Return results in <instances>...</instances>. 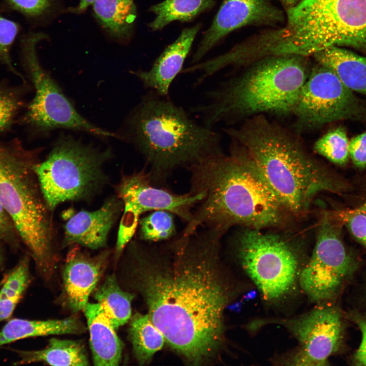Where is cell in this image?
Segmentation results:
<instances>
[{
    "label": "cell",
    "mask_w": 366,
    "mask_h": 366,
    "mask_svg": "<svg viewBox=\"0 0 366 366\" xmlns=\"http://www.w3.org/2000/svg\"><path fill=\"white\" fill-rule=\"evenodd\" d=\"M206 228L174 237L162 248L136 239L128 247L150 319L169 345L193 364L207 362L220 350L228 301L219 273L224 233Z\"/></svg>",
    "instance_id": "cell-1"
},
{
    "label": "cell",
    "mask_w": 366,
    "mask_h": 366,
    "mask_svg": "<svg viewBox=\"0 0 366 366\" xmlns=\"http://www.w3.org/2000/svg\"><path fill=\"white\" fill-rule=\"evenodd\" d=\"M190 192L203 198L181 235L200 227L225 232L240 225L260 229L282 224L289 213L244 148L231 140L230 150L207 157L188 168Z\"/></svg>",
    "instance_id": "cell-2"
},
{
    "label": "cell",
    "mask_w": 366,
    "mask_h": 366,
    "mask_svg": "<svg viewBox=\"0 0 366 366\" xmlns=\"http://www.w3.org/2000/svg\"><path fill=\"white\" fill-rule=\"evenodd\" d=\"M241 145L289 214L302 216L322 192L344 194L353 187L313 158L289 131L264 114L223 129Z\"/></svg>",
    "instance_id": "cell-3"
},
{
    "label": "cell",
    "mask_w": 366,
    "mask_h": 366,
    "mask_svg": "<svg viewBox=\"0 0 366 366\" xmlns=\"http://www.w3.org/2000/svg\"><path fill=\"white\" fill-rule=\"evenodd\" d=\"M117 135L142 155L155 186L177 168L223 152L218 132L197 122L169 95L151 90L142 96Z\"/></svg>",
    "instance_id": "cell-4"
},
{
    "label": "cell",
    "mask_w": 366,
    "mask_h": 366,
    "mask_svg": "<svg viewBox=\"0 0 366 366\" xmlns=\"http://www.w3.org/2000/svg\"><path fill=\"white\" fill-rule=\"evenodd\" d=\"M309 72L304 56L265 57L208 91L192 112L210 128L265 113H292Z\"/></svg>",
    "instance_id": "cell-5"
},
{
    "label": "cell",
    "mask_w": 366,
    "mask_h": 366,
    "mask_svg": "<svg viewBox=\"0 0 366 366\" xmlns=\"http://www.w3.org/2000/svg\"><path fill=\"white\" fill-rule=\"evenodd\" d=\"M38 151L0 142V201L37 268L49 278L57 261L56 239L52 211L34 170Z\"/></svg>",
    "instance_id": "cell-6"
},
{
    "label": "cell",
    "mask_w": 366,
    "mask_h": 366,
    "mask_svg": "<svg viewBox=\"0 0 366 366\" xmlns=\"http://www.w3.org/2000/svg\"><path fill=\"white\" fill-rule=\"evenodd\" d=\"M287 16L284 41L296 54L308 56L332 46L366 54V0H301Z\"/></svg>",
    "instance_id": "cell-7"
},
{
    "label": "cell",
    "mask_w": 366,
    "mask_h": 366,
    "mask_svg": "<svg viewBox=\"0 0 366 366\" xmlns=\"http://www.w3.org/2000/svg\"><path fill=\"white\" fill-rule=\"evenodd\" d=\"M112 156L110 148L101 150L62 134L46 159L34 167L49 209L53 212L62 203L97 194L108 181L103 166Z\"/></svg>",
    "instance_id": "cell-8"
},
{
    "label": "cell",
    "mask_w": 366,
    "mask_h": 366,
    "mask_svg": "<svg viewBox=\"0 0 366 366\" xmlns=\"http://www.w3.org/2000/svg\"><path fill=\"white\" fill-rule=\"evenodd\" d=\"M235 240L241 266L266 300L280 301L293 292L302 267L298 253L288 241L249 228Z\"/></svg>",
    "instance_id": "cell-9"
},
{
    "label": "cell",
    "mask_w": 366,
    "mask_h": 366,
    "mask_svg": "<svg viewBox=\"0 0 366 366\" xmlns=\"http://www.w3.org/2000/svg\"><path fill=\"white\" fill-rule=\"evenodd\" d=\"M47 36L41 32L23 35L20 40L21 60L35 89V95L24 116V122L36 132L48 134L64 128L102 137H117L82 117L43 68L37 53L38 44Z\"/></svg>",
    "instance_id": "cell-10"
},
{
    "label": "cell",
    "mask_w": 366,
    "mask_h": 366,
    "mask_svg": "<svg viewBox=\"0 0 366 366\" xmlns=\"http://www.w3.org/2000/svg\"><path fill=\"white\" fill-rule=\"evenodd\" d=\"M343 226L332 212L323 214L312 254L301 269L298 285L314 302L335 298L359 266L343 239Z\"/></svg>",
    "instance_id": "cell-11"
},
{
    "label": "cell",
    "mask_w": 366,
    "mask_h": 366,
    "mask_svg": "<svg viewBox=\"0 0 366 366\" xmlns=\"http://www.w3.org/2000/svg\"><path fill=\"white\" fill-rule=\"evenodd\" d=\"M292 114L300 129H316L339 120L366 122V102L333 71L318 63L310 70Z\"/></svg>",
    "instance_id": "cell-12"
},
{
    "label": "cell",
    "mask_w": 366,
    "mask_h": 366,
    "mask_svg": "<svg viewBox=\"0 0 366 366\" xmlns=\"http://www.w3.org/2000/svg\"><path fill=\"white\" fill-rule=\"evenodd\" d=\"M116 193L123 203V211L115 247L116 259L133 239L143 214L165 210L187 223L192 218L194 207L203 198L201 193L190 192L180 195L156 187L144 170L122 175Z\"/></svg>",
    "instance_id": "cell-13"
},
{
    "label": "cell",
    "mask_w": 366,
    "mask_h": 366,
    "mask_svg": "<svg viewBox=\"0 0 366 366\" xmlns=\"http://www.w3.org/2000/svg\"><path fill=\"white\" fill-rule=\"evenodd\" d=\"M270 321L285 326L299 343V350L287 361L290 364L327 365L343 342L344 316L333 306H320L297 317Z\"/></svg>",
    "instance_id": "cell-14"
},
{
    "label": "cell",
    "mask_w": 366,
    "mask_h": 366,
    "mask_svg": "<svg viewBox=\"0 0 366 366\" xmlns=\"http://www.w3.org/2000/svg\"><path fill=\"white\" fill-rule=\"evenodd\" d=\"M283 18L282 13L268 0H224L191 63L199 62L218 42L235 29L249 24H273Z\"/></svg>",
    "instance_id": "cell-15"
},
{
    "label": "cell",
    "mask_w": 366,
    "mask_h": 366,
    "mask_svg": "<svg viewBox=\"0 0 366 366\" xmlns=\"http://www.w3.org/2000/svg\"><path fill=\"white\" fill-rule=\"evenodd\" d=\"M122 211L123 203L117 195L108 198L94 210H65L62 215L66 221L63 247L78 245L93 250L105 247L109 233Z\"/></svg>",
    "instance_id": "cell-16"
},
{
    "label": "cell",
    "mask_w": 366,
    "mask_h": 366,
    "mask_svg": "<svg viewBox=\"0 0 366 366\" xmlns=\"http://www.w3.org/2000/svg\"><path fill=\"white\" fill-rule=\"evenodd\" d=\"M71 247L63 268V294L69 309L77 312L83 310L88 302L106 267L110 252L105 250L91 256L78 245Z\"/></svg>",
    "instance_id": "cell-17"
},
{
    "label": "cell",
    "mask_w": 366,
    "mask_h": 366,
    "mask_svg": "<svg viewBox=\"0 0 366 366\" xmlns=\"http://www.w3.org/2000/svg\"><path fill=\"white\" fill-rule=\"evenodd\" d=\"M200 28L198 24L184 29L176 40L168 45L147 70L131 71L147 90L162 96L169 95L171 85L181 73L183 65Z\"/></svg>",
    "instance_id": "cell-18"
},
{
    "label": "cell",
    "mask_w": 366,
    "mask_h": 366,
    "mask_svg": "<svg viewBox=\"0 0 366 366\" xmlns=\"http://www.w3.org/2000/svg\"><path fill=\"white\" fill-rule=\"evenodd\" d=\"M89 331L95 365H117L121 361L123 343L99 303L87 302L83 309Z\"/></svg>",
    "instance_id": "cell-19"
},
{
    "label": "cell",
    "mask_w": 366,
    "mask_h": 366,
    "mask_svg": "<svg viewBox=\"0 0 366 366\" xmlns=\"http://www.w3.org/2000/svg\"><path fill=\"white\" fill-rule=\"evenodd\" d=\"M313 55L317 63L333 71L353 92L366 97V57L336 46Z\"/></svg>",
    "instance_id": "cell-20"
},
{
    "label": "cell",
    "mask_w": 366,
    "mask_h": 366,
    "mask_svg": "<svg viewBox=\"0 0 366 366\" xmlns=\"http://www.w3.org/2000/svg\"><path fill=\"white\" fill-rule=\"evenodd\" d=\"M85 329L82 322L74 317L47 320L13 319L0 331V347L26 338L51 334H79L84 332Z\"/></svg>",
    "instance_id": "cell-21"
},
{
    "label": "cell",
    "mask_w": 366,
    "mask_h": 366,
    "mask_svg": "<svg viewBox=\"0 0 366 366\" xmlns=\"http://www.w3.org/2000/svg\"><path fill=\"white\" fill-rule=\"evenodd\" d=\"M48 346L40 350H16L20 357L15 364L44 362L52 365H87L86 350L79 342L51 339Z\"/></svg>",
    "instance_id": "cell-22"
},
{
    "label": "cell",
    "mask_w": 366,
    "mask_h": 366,
    "mask_svg": "<svg viewBox=\"0 0 366 366\" xmlns=\"http://www.w3.org/2000/svg\"><path fill=\"white\" fill-rule=\"evenodd\" d=\"M92 5L95 17L111 35L130 37L137 17L134 0H95Z\"/></svg>",
    "instance_id": "cell-23"
},
{
    "label": "cell",
    "mask_w": 366,
    "mask_h": 366,
    "mask_svg": "<svg viewBox=\"0 0 366 366\" xmlns=\"http://www.w3.org/2000/svg\"><path fill=\"white\" fill-rule=\"evenodd\" d=\"M94 298L102 307L111 324L116 329L130 319L134 296L122 290L114 274L108 276L96 290Z\"/></svg>",
    "instance_id": "cell-24"
},
{
    "label": "cell",
    "mask_w": 366,
    "mask_h": 366,
    "mask_svg": "<svg viewBox=\"0 0 366 366\" xmlns=\"http://www.w3.org/2000/svg\"><path fill=\"white\" fill-rule=\"evenodd\" d=\"M129 336L135 356L140 364L149 361L153 355L162 349L165 341L148 314L136 313L133 316Z\"/></svg>",
    "instance_id": "cell-25"
},
{
    "label": "cell",
    "mask_w": 366,
    "mask_h": 366,
    "mask_svg": "<svg viewBox=\"0 0 366 366\" xmlns=\"http://www.w3.org/2000/svg\"><path fill=\"white\" fill-rule=\"evenodd\" d=\"M214 3L213 0H165L149 8L155 17L148 26L156 31L174 21H190Z\"/></svg>",
    "instance_id": "cell-26"
},
{
    "label": "cell",
    "mask_w": 366,
    "mask_h": 366,
    "mask_svg": "<svg viewBox=\"0 0 366 366\" xmlns=\"http://www.w3.org/2000/svg\"><path fill=\"white\" fill-rule=\"evenodd\" d=\"M29 281L28 260L25 257L6 277L0 287V322L11 316Z\"/></svg>",
    "instance_id": "cell-27"
},
{
    "label": "cell",
    "mask_w": 366,
    "mask_h": 366,
    "mask_svg": "<svg viewBox=\"0 0 366 366\" xmlns=\"http://www.w3.org/2000/svg\"><path fill=\"white\" fill-rule=\"evenodd\" d=\"M174 216L165 210H155L138 221V238L148 243L170 240L175 237Z\"/></svg>",
    "instance_id": "cell-28"
},
{
    "label": "cell",
    "mask_w": 366,
    "mask_h": 366,
    "mask_svg": "<svg viewBox=\"0 0 366 366\" xmlns=\"http://www.w3.org/2000/svg\"><path fill=\"white\" fill-rule=\"evenodd\" d=\"M349 140L342 127L329 130L315 143V151L330 162L340 166H346L350 158Z\"/></svg>",
    "instance_id": "cell-29"
},
{
    "label": "cell",
    "mask_w": 366,
    "mask_h": 366,
    "mask_svg": "<svg viewBox=\"0 0 366 366\" xmlns=\"http://www.w3.org/2000/svg\"><path fill=\"white\" fill-rule=\"evenodd\" d=\"M20 29L17 22L0 14V62L12 72L21 77L12 63L11 50Z\"/></svg>",
    "instance_id": "cell-30"
},
{
    "label": "cell",
    "mask_w": 366,
    "mask_h": 366,
    "mask_svg": "<svg viewBox=\"0 0 366 366\" xmlns=\"http://www.w3.org/2000/svg\"><path fill=\"white\" fill-rule=\"evenodd\" d=\"M353 238L366 249V215L355 208L332 211Z\"/></svg>",
    "instance_id": "cell-31"
},
{
    "label": "cell",
    "mask_w": 366,
    "mask_h": 366,
    "mask_svg": "<svg viewBox=\"0 0 366 366\" xmlns=\"http://www.w3.org/2000/svg\"><path fill=\"white\" fill-rule=\"evenodd\" d=\"M22 105L16 90L0 87V131L7 130L12 126Z\"/></svg>",
    "instance_id": "cell-32"
},
{
    "label": "cell",
    "mask_w": 366,
    "mask_h": 366,
    "mask_svg": "<svg viewBox=\"0 0 366 366\" xmlns=\"http://www.w3.org/2000/svg\"><path fill=\"white\" fill-rule=\"evenodd\" d=\"M11 10L28 19H36L44 16L50 10L52 0H4Z\"/></svg>",
    "instance_id": "cell-33"
},
{
    "label": "cell",
    "mask_w": 366,
    "mask_h": 366,
    "mask_svg": "<svg viewBox=\"0 0 366 366\" xmlns=\"http://www.w3.org/2000/svg\"><path fill=\"white\" fill-rule=\"evenodd\" d=\"M348 317L358 326L361 333L360 344L352 358L353 364L366 366V313L353 311L349 313Z\"/></svg>",
    "instance_id": "cell-34"
},
{
    "label": "cell",
    "mask_w": 366,
    "mask_h": 366,
    "mask_svg": "<svg viewBox=\"0 0 366 366\" xmlns=\"http://www.w3.org/2000/svg\"><path fill=\"white\" fill-rule=\"evenodd\" d=\"M349 151L356 167L360 169L366 168V131L349 141Z\"/></svg>",
    "instance_id": "cell-35"
},
{
    "label": "cell",
    "mask_w": 366,
    "mask_h": 366,
    "mask_svg": "<svg viewBox=\"0 0 366 366\" xmlns=\"http://www.w3.org/2000/svg\"><path fill=\"white\" fill-rule=\"evenodd\" d=\"M0 238L12 245H17L20 240L15 227L0 201Z\"/></svg>",
    "instance_id": "cell-36"
},
{
    "label": "cell",
    "mask_w": 366,
    "mask_h": 366,
    "mask_svg": "<svg viewBox=\"0 0 366 366\" xmlns=\"http://www.w3.org/2000/svg\"><path fill=\"white\" fill-rule=\"evenodd\" d=\"M95 0H80L78 6L73 9L74 12H81L86 9L88 6L92 5Z\"/></svg>",
    "instance_id": "cell-37"
},
{
    "label": "cell",
    "mask_w": 366,
    "mask_h": 366,
    "mask_svg": "<svg viewBox=\"0 0 366 366\" xmlns=\"http://www.w3.org/2000/svg\"><path fill=\"white\" fill-rule=\"evenodd\" d=\"M361 194L362 197L360 203L355 207L358 210L361 211L366 215V189Z\"/></svg>",
    "instance_id": "cell-38"
},
{
    "label": "cell",
    "mask_w": 366,
    "mask_h": 366,
    "mask_svg": "<svg viewBox=\"0 0 366 366\" xmlns=\"http://www.w3.org/2000/svg\"><path fill=\"white\" fill-rule=\"evenodd\" d=\"M288 9L295 5L299 0H281Z\"/></svg>",
    "instance_id": "cell-39"
},
{
    "label": "cell",
    "mask_w": 366,
    "mask_h": 366,
    "mask_svg": "<svg viewBox=\"0 0 366 366\" xmlns=\"http://www.w3.org/2000/svg\"><path fill=\"white\" fill-rule=\"evenodd\" d=\"M365 288H366V284H365Z\"/></svg>",
    "instance_id": "cell-40"
}]
</instances>
